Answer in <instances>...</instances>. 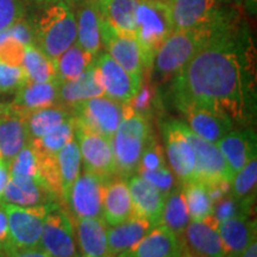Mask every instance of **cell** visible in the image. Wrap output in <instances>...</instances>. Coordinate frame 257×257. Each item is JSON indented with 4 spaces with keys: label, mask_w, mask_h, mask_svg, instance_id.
<instances>
[{
    "label": "cell",
    "mask_w": 257,
    "mask_h": 257,
    "mask_svg": "<svg viewBox=\"0 0 257 257\" xmlns=\"http://www.w3.org/2000/svg\"><path fill=\"white\" fill-rule=\"evenodd\" d=\"M138 0H102L101 18L113 30L135 35V12Z\"/></svg>",
    "instance_id": "31"
},
{
    "label": "cell",
    "mask_w": 257,
    "mask_h": 257,
    "mask_svg": "<svg viewBox=\"0 0 257 257\" xmlns=\"http://www.w3.org/2000/svg\"><path fill=\"white\" fill-rule=\"evenodd\" d=\"M8 30L12 37H15L16 40H18L21 43H23L24 46L35 43L34 29L29 27L25 22H23V19H21L17 23L12 25V27L8 29Z\"/></svg>",
    "instance_id": "45"
},
{
    "label": "cell",
    "mask_w": 257,
    "mask_h": 257,
    "mask_svg": "<svg viewBox=\"0 0 257 257\" xmlns=\"http://www.w3.org/2000/svg\"><path fill=\"white\" fill-rule=\"evenodd\" d=\"M12 250L11 239H10V232H9V221H8V214L4 208V205L0 201V252L8 253Z\"/></svg>",
    "instance_id": "46"
},
{
    "label": "cell",
    "mask_w": 257,
    "mask_h": 257,
    "mask_svg": "<svg viewBox=\"0 0 257 257\" xmlns=\"http://www.w3.org/2000/svg\"><path fill=\"white\" fill-rule=\"evenodd\" d=\"M239 257H257V240L252 239Z\"/></svg>",
    "instance_id": "49"
},
{
    "label": "cell",
    "mask_w": 257,
    "mask_h": 257,
    "mask_svg": "<svg viewBox=\"0 0 257 257\" xmlns=\"http://www.w3.org/2000/svg\"><path fill=\"white\" fill-rule=\"evenodd\" d=\"M257 185V157L251 160L233 175L230 182L231 194L238 200H255Z\"/></svg>",
    "instance_id": "38"
},
{
    "label": "cell",
    "mask_w": 257,
    "mask_h": 257,
    "mask_svg": "<svg viewBox=\"0 0 257 257\" xmlns=\"http://www.w3.org/2000/svg\"><path fill=\"white\" fill-rule=\"evenodd\" d=\"M230 0H168L175 30L200 27L225 14Z\"/></svg>",
    "instance_id": "14"
},
{
    "label": "cell",
    "mask_w": 257,
    "mask_h": 257,
    "mask_svg": "<svg viewBox=\"0 0 257 257\" xmlns=\"http://www.w3.org/2000/svg\"><path fill=\"white\" fill-rule=\"evenodd\" d=\"M81 2H88V3H93V4H96V5H100L102 0H81Z\"/></svg>",
    "instance_id": "52"
},
{
    "label": "cell",
    "mask_w": 257,
    "mask_h": 257,
    "mask_svg": "<svg viewBox=\"0 0 257 257\" xmlns=\"http://www.w3.org/2000/svg\"><path fill=\"white\" fill-rule=\"evenodd\" d=\"M185 134L195 157V179L207 187L231 182L233 175L226 160L217 147L195 135L185 123Z\"/></svg>",
    "instance_id": "8"
},
{
    "label": "cell",
    "mask_w": 257,
    "mask_h": 257,
    "mask_svg": "<svg viewBox=\"0 0 257 257\" xmlns=\"http://www.w3.org/2000/svg\"><path fill=\"white\" fill-rule=\"evenodd\" d=\"M181 257H191V256H189L188 253H186V252L184 251V253H182V256H181Z\"/></svg>",
    "instance_id": "53"
},
{
    "label": "cell",
    "mask_w": 257,
    "mask_h": 257,
    "mask_svg": "<svg viewBox=\"0 0 257 257\" xmlns=\"http://www.w3.org/2000/svg\"><path fill=\"white\" fill-rule=\"evenodd\" d=\"M174 30L168 0H138L135 36L142 51L146 70H152L157 49Z\"/></svg>",
    "instance_id": "5"
},
{
    "label": "cell",
    "mask_w": 257,
    "mask_h": 257,
    "mask_svg": "<svg viewBox=\"0 0 257 257\" xmlns=\"http://www.w3.org/2000/svg\"><path fill=\"white\" fill-rule=\"evenodd\" d=\"M153 227L150 221L137 216L113 226H107V257H118L128 251Z\"/></svg>",
    "instance_id": "26"
},
{
    "label": "cell",
    "mask_w": 257,
    "mask_h": 257,
    "mask_svg": "<svg viewBox=\"0 0 257 257\" xmlns=\"http://www.w3.org/2000/svg\"><path fill=\"white\" fill-rule=\"evenodd\" d=\"M63 2L66 3V4L68 5L70 9L74 10L76 8V6L80 4V2H81V0H63Z\"/></svg>",
    "instance_id": "50"
},
{
    "label": "cell",
    "mask_w": 257,
    "mask_h": 257,
    "mask_svg": "<svg viewBox=\"0 0 257 257\" xmlns=\"http://www.w3.org/2000/svg\"><path fill=\"white\" fill-rule=\"evenodd\" d=\"M22 68L29 81L48 82L56 80L55 60L50 59L36 43L24 47Z\"/></svg>",
    "instance_id": "30"
},
{
    "label": "cell",
    "mask_w": 257,
    "mask_h": 257,
    "mask_svg": "<svg viewBox=\"0 0 257 257\" xmlns=\"http://www.w3.org/2000/svg\"><path fill=\"white\" fill-rule=\"evenodd\" d=\"M213 214L204 220H189L181 237L184 251L191 257H226Z\"/></svg>",
    "instance_id": "15"
},
{
    "label": "cell",
    "mask_w": 257,
    "mask_h": 257,
    "mask_svg": "<svg viewBox=\"0 0 257 257\" xmlns=\"http://www.w3.org/2000/svg\"><path fill=\"white\" fill-rule=\"evenodd\" d=\"M238 16L237 10L229 8L221 17L211 23L173 31L155 54L152 70L156 81H172L202 48Z\"/></svg>",
    "instance_id": "2"
},
{
    "label": "cell",
    "mask_w": 257,
    "mask_h": 257,
    "mask_svg": "<svg viewBox=\"0 0 257 257\" xmlns=\"http://www.w3.org/2000/svg\"><path fill=\"white\" fill-rule=\"evenodd\" d=\"M76 19V43L92 55L98 56L102 47V18L99 6L93 3L80 2L73 10Z\"/></svg>",
    "instance_id": "24"
},
{
    "label": "cell",
    "mask_w": 257,
    "mask_h": 257,
    "mask_svg": "<svg viewBox=\"0 0 257 257\" xmlns=\"http://www.w3.org/2000/svg\"><path fill=\"white\" fill-rule=\"evenodd\" d=\"M40 246L50 257H81L72 219L56 204L44 219Z\"/></svg>",
    "instance_id": "9"
},
{
    "label": "cell",
    "mask_w": 257,
    "mask_h": 257,
    "mask_svg": "<svg viewBox=\"0 0 257 257\" xmlns=\"http://www.w3.org/2000/svg\"><path fill=\"white\" fill-rule=\"evenodd\" d=\"M127 180L114 175L106 181L102 200V219L107 226H113L134 217Z\"/></svg>",
    "instance_id": "21"
},
{
    "label": "cell",
    "mask_w": 257,
    "mask_h": 257,
    "mask_svg": "<svg viewBox=\"0 0 257 257\" xmlns=\"http://www.w3.org/2000/svg\"><path fill=\"white\" fill-rule=\"evenodd\" d=\"M10 178L40 180V162L35 148L29 142L9 163Z\"/></svg>",
    "instance_id": "39"
},
{
    "label": "cell",
    "mask_w": 257,
    "mask_h": 257,
    "mask_svg": "<svg viewBox=\"0 0 257 257\" xmlns=\"http://www.w3.org/2000/svg\"><path fill=\"white\" fill-rule=\"evenodd\" d=\"M125 104L106 95L88 99L70 108L74 125L112 141L124 117Z\"/></svg>",
    "instance_id": "6"
},
{
    "label": "cell",
    "mask_w": 257,
    "mask_h": 257,
    "mask_svg": "<svg viewBox=\"0 0 257 257\" xmlns=\"http://www.w3.org/2000/svg\"><path fill=\"white\" fill-rule=\"evenodd\" d=\"M191 220H204L212 214L213 201L207 186L197 180L181 184Z\"/></svg>",
    "instance_id": "36"
},
{
    "label": "cell",
    "mask_w": 257,
    "mask_h": 257,
    "mask_svg": "<svg viewBox=\"0 0 257 257\" xmlns=\"http://www.w3.org/2000/svg\"><path fill=\"white\" fill-rule=\"evenodd\" d=\"M184 248L180 238L165 225L154 226L134 248L118 257H181Z\"/></svg>",
    "instance_id": "19"
},
{
    "label": "cell",
    "mask_w": 257,
    "mask_h": 257,
    "mask_svg": "<svg viewBox=\"0 0 257 257\" xmlns=\"http://www.w3.org/2000/svg\"><path fill=\"white\" fill-rule=\"evenodd\" d=\"M74 137L79 144L81 161L86 170L105 180L117 175L112 141L79 126H75Z\"/></svg>",
    "instance_id": "12"
},
{
    "label": "cell",
    "mask_w": 257,
    "mask_h": 257,
    "mask_svg": "<svg viewBox=\"0 0 257 257\" xmlns=\"http://www.w3.org/2000/svg\"><path fill=\"white\" fill-rule=\"evenodd\" d=\"M189 220L191 219H189L182 188L181 186H179V187L176 186L173 191H170L166 195L161 224L168 227L172 232H174L181 239Z\"/></svg>",
    "instance_id": "33"
},
{
    "label": "cell",
    "mask_w": 257,
    "mask_h": 257,
    "mask_svg": "<svg viewBox=\"0 0 257 257\" xmlns=\"http://www.w3.org/2000/svg\"><path fill=\"white\" fill-rule=\"evenodd\" d=\"M101 95H105V91L95 62L78 78L59 82V104L68 110L80 102Z\"/></svg>",
    "instance_id": "23"
},
{
    "label": "cell",
    "mask_w": 257,
    "mask_h": 257,
    "mask_svg": "<svg viewBox=\"0 0 257 257\" xmlns=\"http://www.w3.org/2000/svg\"><path fill=\"white\" fill-rule=\"evenodd\" d=\"M0 257H6V255H5V253H3V252H0Z\"/></svg>",
    "instance_id": "54"
},
{
    "label": "cell",
    "mask_w": 257,
    "mask_h": 257,
    "mask_svg": "<svg viewBox=\"0 0 257 257\" xmlns=\"http://www.w3.org/2000/svg\"><path fill=\"white\" fill-rule=\"evenodd\" d=\"M105 95L126 104L136 95L142 85H138L133 76L117 63L107 53H99L95 59Z\"/></svg>",
    "instance_id": "17"
},
{
    "label": "cell",
    "mask_w": 257,
    "mask_h": 257,
    "mask_svg": "<svg viewBox=\"0 0 257 257\" xmlns=\"http://www.w3.org/2000/svg\"><path fill=\"white\" fill-rule=\"evenodd\" d=\"M185 115L187 126L199 137L216 144L221 137L233 130V120L223 113L207 108L187 106L179 110Z\"/></svg>",
    "instance_id": "20"
},
{
    "label": "cell",
    "mask_w": 257,
    "mask_h": 257,
    "mask_svg": "<svg viewBox=\"0 0 257 257\" xmlns=\"http://www.w3.org/2000/svg\"><path fill=\"white\" fill-rule=\"evenodd\" d=\"M218 232L226 257H239L252 239L256 238V221L249 214L236 216L218 223Z\"/></svg>",
    "instance_id": "25"
},
{
    "label": "cell",
    "mask_w": 257,
    "mask_h": 257,
    "mask_svg": "<svg viewBox=\"0 0 257 257\" xmlns=\"http://www.w3.org/2000/svg\"><path fill=\"white\" fill-rule=\"evenodd\" d=\"M30 2H34V3H37V4H41V5H48L50 4V3H54L56 2V0H30Z\"/></svg>",
    "instance_id": "51"
},
{
    "label": "cell",
    "mask_w": 257,
    "mask_h": 257,
    "mask_svg": "<svg viewBox=\"0 0 257 257\" xmlns=\"http://www.w3.org/2000/svg\"><path fill=\"white\" fill-rule=\"evenodd\" d=\"M23 16L24 8L21 0H0V32L11 28Z\"/></svg>",
    "instance_id": "43"
},
{
    "label": "cell",
    "mask_w": 257,
    "mask_h": 257,
    "mask_svg": "<svg viewBox=\"0 0 257 257\" xmlns=\"http://www.w3.org/2000/svg\"><path fill=\"white\" fill-rule=\"evenodd\" d=\"M9 179H10L9 163L5 162L4 160L0 159V197H2L3 192H4L5 186L8 184Z\"/></svg>",
    "instance_id": "48"
},
{
    "label": "cell",
    "mask_w": 257,
    "mask_h": 257,
    "mask_svg": "<svg viewBox=\"0 0 257 257\" xmlns=\"http://www.w3.org/2000/svg\"><path fill=\"white\" fill-rule=\"evenodd\" d=\"M101 42L106 53L119 63L138 85H142L146 68L136 36L134 34L115 31L102 21Z\"/></svg>",
    "instance_id": "11"
},
{
    "label": "cell",
    "mask_w": 257,
    "mask_h": 257,
    "mask_svg": "<svg viewBox=\"0 0 257 257\" xmlns=\"http://www.w3.org/2000/svg\"><path fill=\"white\" fill-rule=\"evenodd\" d=\"M81 257H107V224L102 218H78L74 224Z\"/></svg>",
    "instance_id": "27"
},
{
    "label": "cell",
    "mask_w": 257,
    "mask_h": 257,
    "mask_svg": "<svg viewBox=\"0 0 257 257\" xmlns=\"http://www.w3.org/2000/svg\"><path fill=\"white\" fill-rule=\"evenodd\" d=\"M28 115L10 104H0V159L11 160L30 142L27 126Z\"/></svg>",
    "instance_id": "16"
},
{
    "label": "cell",
    "mask_w": 257,
    "mask_h": 257,
    "mask_svg": "<svg viewBox=\"0 0 257 257\" xmlns=\"http://www.w3.org/2000/svg\"><path fill=\"white\" fill-rule=\"evenodd\" d=\"M216 144L226 160L232 175L256 156L255 136L250 131L231 130Z\"/></svg>",
    "instance_id": "29"
},
{
    "label": "cell",
    "mask_w": 257,
    "mask_h": 257,
    "mask_svg": "<svg viewBox=\"0 0 257 257\" xmlns=\"http://www.w3.org/2000/svg\"><path fill=\"white\" fill-rule=\"evenodd\" d=\"M153 140L148 118L125 104L123 120L112 140L118 176L128 179L137 174L144 150Z\"/></svg>",
    "instance_id": "3"
},
{
    "label": "cell",
    "mask_w": 257,
    "mask_h": 257,
    "mask_svg": "<svg viewBox=\"0 0 257 257\" xmlns=\"http://www.w3.org/2000/svg\"><path fill=\"white\" fill-rule=\"evenodd\" d=\"M137 175H141L147 181H149L150 184H153L165 195L168 194L170 191H173L178 186L176 185V176L167 166L160 167V168L153 170H146V172L140 173Z\"/></svg>",
    "instance_id": "42"
},
{
    "label": "cell",
    "mask_w": 257,
    "mask_h": 257,
    "mask_svg": "<svg viewBox=\"0 0 257 257\" xmlns=\"http://www.w3.org/2000/svg\"><path fill=\"white\" fill-rule=\"evenodd\" d=\"M75 126L73 115L57 125L53 130L36 140H30L32 147L40 156H55L69 141L74 138Z\"/></svg>",
    "instance_id": "37"
},
{
    "label": "cell",
    "mask_w": 257,
    "mask_h": 257,
    "mask_svg": "<svg viewBox=\"0 0 257 257\" xmlns=\"http://www.w3.org/2000/svg\"><path fill=\"white\" fill-rule=\"evenodd\" d=\"M162 136L169 168L181 184L195 179V157L185 134V123L167 120L162 124Z\"/></svg>",
    "instance_id": "10"
},
{
    "label": "cell",
    "mask_w": 257,
    "mask_h": 257,
    "mask_svg": "<svg viewBox=\"0 0 257 257\" xmlns=\"http://www.w3.org/2000/svg\"><path fill=\"white\" fill-rule=\"evenodd\" d=\"M96 56L83 50L79 43H74L55 60L56 80L59 82L78 78L95 62Z\"/></svg>",
    "instance_id": "32"
},
{
    "label": "cell",
    "mask_w": 257,
    "mask_h": 257,
    "mask_svg": "<svg viewBox=\"0 0 257 257\" xmlns=\"http://www.w3.org/2000/svg\"><path fill=\"white\" fill-rule=\"evenodd\" d=\"M253 46L242 16L233 19L172 80L178 110L187 106L245 118L255 81Z\"/></svg>",
    "instance_id": "1"
},
{
    "label": "cell",
    "mask_w": 257,
    "mask_h": 257,
    "mask_svg": "<svg viewBox=\"0 0 257 257\" xmlns=\"http://www.w3.org/2000/svg\"><path fill=\"white\" fill-rule=\"evenodd\" d=\"M72 117V112L62 105L41 108L28 114L27 126L30 140H36Z\"/></svg>",
    "instance_id": "35"
},
{
    "label": "cell",
    "mask_w": 257,
    "mask_h": 257,
    "mask_svg": "<svg viewBox=\"0 0 257 257\" xmlns=\"http://www.w3.org/2000/svg\"><path fill=\"white\" fill-rule=\"evenodd\" d=\"M3 205L8 214L12 249L32 248L40 245L44 219L55 202L35 207H22L8 202H3Z\"/></svg>",
    "instance_id": "7"
},
{
    "label": "cell",
    "mask_w": 257,
    "mask_h": 257,
    "mask_svg": "<svg viewBox=\"0 0 257 257\" xmlns=\"http://www.w3.org/2000/svg\"><path fill=\"white\" fill-rule=\"evenodd\" d=\"M107 180L85 169L70 187L66 202L78 218H102V200Z\"/></svg>",
    "instance_id": "13"
},
{
    "label": "cell",
    "mask_w": 257,
    "mask_h": 257,
    "mask_svg": "<svg viewBox=\"0 0 257 257\" xmlns=\"http://www.w3.org/2000/svg\"><path fill=\"white\" fill-rule=\"evenodd\" d=\"M252 204V200H238L230 192L229 194L224 195L213 202L212 214L218 221H223L236 216L250 214Z\"/></svg>",
    "instance_id": "40"
},
{
    "label": "cell",
    "mask_w": 257,
    "mask_h": 257,
    "mask_svg": "<svg viewBox=\"0 0 257 257\" xmlns=\"http://www.w3.org/2000/svg\"><path fill=\"white\" fill-rule=\"evenodd\" d=\"M126 180L135 216L144 218L154 226L161 224L166 195L141 175H133Z\"/></svg>",
    "instance_id": "18"
},
{
    "label": "cell",
    "mask_w": 257,
    "mask_h": 257,
    "mask_svg": "<svg viewBox=\"0 0 257 257\" xmlns=\"http://www.w3.org/2000/svg\"><path fill=\"white\" fill-rule=\"evenodd\" d=\"M6 257H50L40 245L32 248L12 249Z\"/></svg>",
    "instance_id": "47"
},
{
    "label": "cell",
    "mask_w": 257,
    "mask_h": 257,
    "mask_svg": "<svg viewBox=\"0 0 257 257\" xmlns=\"http://www.w3.org/2000/svg\"><path fill=\"white\" fill-rule=\"evenodd\" d=\"M163 166H166L165 150L162 149V147L155 140H153L152 142L148 144L146 150H144L140 166H138L137 174L146 172V170L160 168V167Z\"/></svg>",
    "instance_id": "44"
},
{
    "label": "cell",
    "mask_w": 257,
    "mask_h": 257,
    "mask_svg": "<svg viewBox=\"0 0 257 257\" xmlns=\"http://www.w3.org/2000/svg\"><path fill=\"white\" fill-rule=\"evenodd\" d=\"M56 198L38 179L10 178L0 201L22 207H35L54 204Z\"/></svg>",
    "instance_id": "22"
},
{
    "label": "cell",
    "mask_w": 257,
    "mask_h": 257,
    "mask_svg": "<svg viewBox=\"0 0 257 257\" xmlns=\"http://www.w3.org/2000/svg\"><path fill=\"white\" fill-rule=\"evenodd\" d=\"M17 110L29 114L41 108L59 104V81L34 82L28 81L16 92L15 100L11 102Z\"/></svg>",
    "instance_id": "28"
},
{
    "label": "cell",
    "mask_w": 257,
    "mask_h": 257,
    "mask_svg": "<svg viewBox=\"0 0 257 257\" xmlns=\"http://www.w3.org/2000/svg\"><path fill=\"white\" fill-rule=\"evenodd\" d=\"M27 81L22 66H15L0 59V94L16 93Z\"/></svg>",
    "instance_id": "41"
},
{
    "label": "cell",
    "mask_w": 257,
    "mask_h": 257,
    "mask_svg": "<svg viewBox=\"0 0 257 257\" xmlns=\"http://www.w3.org/2000/svg\"><path fill=\"white\" fill-rule=\"evenodd\" d=\"M56 166L62 187V199L66 201L72 185L75 182L81 170V154L75 137L56 154Z\"/></svg>",
    "instance_id": "34"
},
{
    "label": "cell",
    "mask_w": 257,
    "mask_h": 257,
    "mask_svg": "<svg viewBox=\"0 0 257 257\" xmlns=\"http://www.w3.org/2000/svg\"><path fill=\"white\" fill-rule=\"evenodd\" d=\"M75 14L63 0L44 5L34 29L35 43L56 60L76 42Z\"/></svg>",
    "instance_id": "4"
}]
</instances>
